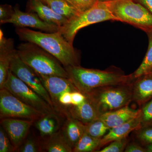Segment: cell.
Masks as SVG:
<instances>
[{"label": "cell", "mask_w": 152, "mask_h": 152, "mask_svg": "<svg viewBox=\"0 0 152 152\" xmlns=\"http://www.w3.org/2000/svg\"><path fill=\"white\" fill-rule=\"evenodd\" d=\"M42 148L43 149L48 152H73L72 148L68 143L61 129L48 137L46 141L43 144Z\"/></svg>", "instance_id": "obj_21"}, {"label": "cell", "mask_w": 152, "mask_h": 152, "mask_svg": "<svg viewBox=\"0 0 152 152\" xmlns=\"http://www.w3.org/2000/svg\"><path fill=\"white\" fill-rule=\"evenodd\" d=\"M110 129L99 118L86 125L85 133L96 138L102 139Z\"/></svg>", "instance_id": "obj_25"}, {"label": "cell", "mask_w": 152, "mask_h": 152, "mask_svg": "<svg viewBox=\"0 0 152 152\" xmlns=\"http://www.w3.org/2000/svg\"><path fill=\"white\" fill-rule=\"evenodd\" d=\"M15 31L20 39L36 44L48 52L58 60L64 67L80 65L77 52L73 44L68 42L60 31L43 33L18 27Z\"/></svg>", "instance_id": "obj_1"}, {"label": "cell", "mask_w": 152, "mask_h": 152, "mask_svg": "<svg viewBox=\"0 0 152 152\" xmlns=\"http://www.w3.org/2000/svg\"><path fill=\"white\" fill-rule=\"evenodd\" d=\"M69 78L79 91L83 94L94 89L109 85L123 84L132 83V74L126 75L115 70L86 69L80 65L65 68Z\"/></svg>", "instance_id": "obj_2"}, {"label": "cell", "mask_w": 152, "mask_h": 152, "mask_svg": "<svg viewBox=\"0 0 152 152\" xmlns=\"http://www.w3.org/2000/svg\"><path fill=\"white\" fill-rule=\"evenodd\" d=\"M16 151L10 139L1 126L0 127V152H13Z\"/></svg>", "instance_id": "obj_30"}, {"label": "cell", "mask_w": 152, "mask_h": 152, "mask_svg": "<svg viewBox=\"0 0 152 152\" xmlns=\"http://www.w3.org/2000/svg\"><path fill=\"white\" fill-rule=\"evenodd\" d=\"M42 145L36 139L30 137L25 140L17 149V152H39L43 151Z\"/></svg>", "instance_id": "obj_28"}, {"label": "cell", "mask_w": 152, "mask_h": 152, "mask_svg": "<svg viewBox=\"0 0 152 152\" xmlns=\"http://www.w3.org/2000/svg\"><path fill=\"white\" fill-rule=\"evenodd\" d=\"M124 152H147L145 147L142 146L137 142L128 143Z\"/></svg>", "instance_id": "obj_33"}, {"label": "cell", "mask_w": 152, "mask_h": 152, "mask_svg": "<svg viewBox=\"0 0 152 152\" xmlns=\"http://www.w3.org/2000/svg\"><path fill=\"white\" fill-rule=\"evenodd\" d=\"M133 82L99 87L84 94L91 102L100 115L129 106L133 101Z\"/></svg>", "instance_id": "obj_3"}, {"label": "cell", "mask_w": 152, "mask_h": 152, "mask_svg": "<svg viewBox=\"0 0 152 152\" xmlns=\"http://www.w3.org/2000/svg\"><path fill=\"white\" fill-rule=\"evenodd\" d=\"M140 113V109L135 110L127 106L102 114L99 116V118L110 129L137 118Z\"/></svg>", "instance_id": "obj_14"}, {"label": "cell", "mask_w": 152, "mask_h": 152, "mask_svg": "<svg viewBox=\"0 0 152 152\" xmlns=\"http://www.w3.org/2000/svg\"><path fill=\"white\" fill-rule=\"evenodd\" d=\"M86 98V95L79 91L73 92L72 93V104L71 106L77 105L81 104L85 101Z\"/></svg>", "instance_id": "obj_34"}, {"label": "cell", "mask_w": 152, "mask_h": 152, "mask_svg": "<svg viewBox=\"0 0 152 152\" xmlns=\"http://www.w3.org/2000/svg\"><path fill=\"white\" fill-rule=\"evenodd\" d=\"M14 10L12 16L4 24L12 23L19 28H35L47 33L55 32L60 31L59 27L45 21L36 13L22 12L17 6Z\"/></svg>", "instance_id": "obj_10"}, {"label": "cell", "mask_w": 152, "mask_h": 152, "mask_svg": "<svg viewBox=\"0 0 152 152\" xmlns=\"http://www.w3.org/2000/svg\"><path fill=\"white\" fill-rule=\"evenodd\" d=\"M100 115L94 106L87 97L81 104L71 106L68 109L66 118L71 117L86 125L98 118Z\"/></svg>", "instance_id": "obj_18"}, {"label": "cell", "mask_w": 152, "mask_h": 152, "mask_svg": "<svg viewBox=\"0 0 152 152\" xmlns=\"http://www.w3.org/2000/svg\"><path fill=\"white\" fill-rule=\"evenodd\" d=\"M16 51L21 59L37 73L69 78L66 69L59 61L36 44L23 43L18 46Z\"/></svg>", "instance_id": "obj_4"}, {"label": "cell", "mask_w": 152, "mask_h": 152, "mask_svg": "<svg viewBox=\"0 0 152 152\" xmlns=\"http://www.w3.org/2000/svg\"><path fill=\"white\" fill-rule=\"evenodd\" d=\"M147 9L152 15V0H134Z\"/></svg>", "instance_id": "obj_35"}, {"label": "cell", "mask_w": 152, "mask_h": 152, "mask_svg": "<svg viewBox=\"0 0 152 152\" xmlns=\"http://www.w3.org/2000/svg\"><path fill=\"white\" fill-rule=\"evenodd\" d=\"M139 115L137 118L127 122L110 129L105 135L101 139L98 151L113 141L127 137L130 133L140 128V120Z\"/></svg>", "instance_id": "obj_15"}, {"label": "cell", "mask_w": 152, "mask_h": 152, "mask_svg": "<svg viewBox=\"0 0 152 152\" xmlns=\"http://www.w3.org/2000/svg\"><path fill=\"white\" fill-rule=\"evenodd\" d=\"M14 10L11 6L1 5L0 6V22L4 24L7 20L10 18L14 13Z\"/></svg>", "instance_id": "obj_32"}, {"label": "cell", "mask_w": 152, "mask_h": 152, "mask_svg": "<svg viewBox=\"0 0 152 152\" xmlns=\"http://www.w3.org/2000/svg\"><path fill=\"white\" fill-rule=\"evenodd\" d=\"M140 109L141 127L152 126V99Z\"/></svg>", "instance_id": "obj_27"}, {"label": "cell", "mask_w": 152, "mask_h": 152, "mask_svg": "<svg viewBox=\"0 0 152 152\" xmlns=\"http://www.w3.org/2000/svg\"><path fill=\"white\" fill-rule=\"evenodd\" d=\"M28 8L30 11L36 13L45 21L63 27L69 20L58 15L41 0H30Z\"/></svg>", "instance_id": "obj_17"}, {"label": "cell", "mask_w": 152, "mask_h": 152, "mask_svg": "<svg viewBox=\"0 0 152 152\" xmlns=\"http://www.w3.org/2000/svg\"><path fill=\"white\" fill-rule=\"evenodd\" d=\"M13 39L5 37L0 30V89L3 88L10 71L12 58L16 51Z\"/></svg>", "instance_id": "obj_13"}, {"label": "cell", "mask_w": 152, "mask_h": 152, "mask_svg": "<svg viewBox=\"0 0 152 152\" xmlns=\"http://www.w3.org/2000/svg\"><path fill=\"white\" fill-rule=\"evenodd\" d=\"M99 1H110V0H98Z\"/></svg>", "instance_id": "obj_38"}, {"label": "cell", "mask_w": 152, "mask_h": 152, "mask_svg": "<svg viewBox=\"0 0 152 152\" xmlns=\"http://www.w3.org/2000/svg\"><path fill=\"white\" fill-rule=\"evenodd\" d=\"M79 12H83L92 7L98 0H66Z\"/></svg>", "instance_id": "obj_31"}, {"label": "cell", "mask_w": 152, "mask_h": 152, "mask_svg": "<svg viewBox=\"0 0 152 152\" xmlns=\"http://www.w3.org/2000/svg\"><path fill=\"white\" fill-rule=\"evenodd\" d=\"M105 2L116 21L127 23L147 33L152 31V14L140 4L134 0Z\"/></svg>", "instance_id": "obj_5"}, {"label": "cell", "mask_w": 152, "mask_h": 152, "mask_svg": "<svg viewBox=\"0 0 152 152\" xmlns=\"http://www.w3.org/2000/svg\"><path fill=\"white\" fill-rule=\"evenodd\" d=\"M3 88L7 90L23 102L44 114L56 112L46 101L18 78L11 70Z\"/></svg>", "instance_id": "obj_7"}, {"label": "cell", "mask_w": 152, "mask_h": 152, "mask_svg": "<svg viewBox=\"0 0 152 152\" xmlns=\"http://www.w3.org/2000/svg\"><path fill=\"white\" fill-rule=\"evenodd\" d=\"M39 75L44 87L49 93L53 105L60 95L66 91L78 90L72 81L68 78L40 74H39Z\"/></svg>", "instance_id": "obj_12"}, {"label": "cell", "mask_w": 152, "mask_h": 152, "mask_svg": "<svg viewBox=\"0 0 152 152\" xmlns=\"http://www.w3.org/2000/svg\"><path fill=\"white\" fill-rule=\"evenodd\" d=\"M34 122V121L31 120L14 118L1 119V126L7 134L16 150L26 140Z\"/></svg>", "instance_id": "obj_11"}, {"label": "cell", "mask_w": 152, "mask_h": 152, "mask_svg": "<svg viewBox=\"0 0 152 152\" xmlns=\"http://www.w3.org/2000/svg\"><path fill=\"white\" fill-rule=\"evenodd\" d=\"M146 75H149L150 76H152V68L151 69V70H150L149 72H148V73L146 74Z\"/></svg>", "instance_id": "obj_37"}, {"label": "cell", "mask_w": 152, "mask_h": 152, "mask_svg": "<svg viewBox=\"0 0 152 152\" xmlns=\"http://www.w3.org/2000/svg\"><path fill=\"white\" fill-rule=\"evenodd\" d=\"M66 118L61 130L64 137L73 149L85 133L86 125L71 117H67Z\"/></svg>", "instance_id": "obj_19"}, {"label": "cell", "mask_w": 152, "mask_h": 152, "mask_svg": "<svg viewBox=\"0 0 152 152\" xmlns=\"http://www.w3.org/2000/svg\"><path fill=\"white\" fill-rule=\"evenodd\" d=\"M35 126L42 137H48L60 130L61 121L56 112H53L36 121Z\"/></svg>", "instance_id": "obj_20"}, {"label": "cell", "mask_w": 152, "mask_h": 152, "mask_svg": "<svg viewBox=\"0 0 152 152\" xmlns=\"http://www.w3.org/2000/svg\"><path fill=\"white\" fill-rule=\"evenodd\" d=\"M147 34L149 40L148 50L140 65L132 74L134 79L146 75L152 68V31Z\"/></svg>", "instance_id": "obj_24"}, {"label": "cell", "mask_w": 152, "mask_h": 152, "mask_svg": "<svg viewBox=\"0 0 152 152\" xmlns=\"http://www.w3.org/2000/svg\"><path fill=\"white\" fill-rule=\"evenodd\" d=\"M107 20L116 21L106 2L98 1L88 10L79 12L66 24L60 28V31L66 39L73 44L76 34L79 30L90 25Z\"/></svg>", "instance_id": "obj_6"}, {"label": "cell", "mask_w": 152, "mask_h": 152, "mask_svg": "<svg viewBox=\"0 0 152 152\" xmlns=\"http://www.w3.org/2000/svg\"><path fill=\"white\" fill-rule=\"evenodd\" d=\"M101 139L85 133L73 149V152H96L99 150Z\"/></svg>", "instance_id": "obj_23"}, {"label": "cell", "mask_w": 152, "mask_h": 152, "mask_svg": "<svg viewBox=\"0 0 152 152\" xmlns=\"http://www.w3.org/2000/svg\"><path fill=\"white\" fill-rule=\"evenodd\" d=\"M10 70L53 108L50 95L42 83L39 74L21 59L17 53L16 49L12 58Z\"/></svg>", "instance_id": "obj_9"}, {"label": "cell", "mask_w": 152, "mask_h": 152, "mask_svg": "<svg viewBox=\"0 0 152 152\" xmlns=\"http://www.w3.org/2000/svg\"><path fill=\"white\" fill-rule=\"evenodd\" d=\"M145 148L146 149L147 152H152V145L147 146Z\"/></svg>", "instance_id": "obj_36"}, {"label": "cell", "mask_w": 152, "mask_h": 152, "mask_svg": "<svg viewBox=\"0 0 152 152\" xmlns=\"http://www.w3.org/2000/svg\"><path fill=\"white\" fill-rule=\"evenodd\" d=\"M58 15L70 20L79 12L66 0H41Z\"/></svg>", "instance_id": "obj_22"}, {"label": "cell", "mask_w": 152, "mask_h": 152, "mask_svg": "<svg viewBox=\"0 0 152 152\" xmlns=\"http://www.w3.org/2000/svg\"><path fill=\"white\" fill-rule=\"evenodd\" d=\"M133 101L140 107L152 99V76L145 75L135 79L132 85Z\"/></svg>", "instance_id": "obj_16"}, {"label": "cell", "mask_w": 152, "mask_h": 152, "mask_svg": "<svg viewBox=\"0 0 152 152\" xmlns=\"http://www.w3.org/2000/svg\"><path fill=\"white\" fill-rule=\"evenodd\" d=\"M133 132L138 143L144 147L152 145V126L141 127Z\"/></svg>", "instance_id": "obj_26"}, {"label": "cell", "mask_w": 152, "mask_h": 152, "mask_svg": "<svg viewBox=\"0 0 152 152\" xmlns=\"http://www.w3.org/2000/svg\"><path fill=\"white\" fill-rule=\"evenodd\" d=\"M45 114L16 97L5 89H0V118H14L34 121Z\"/></svg>", "instance_id": "obj_8"}, {"label": "cell", "mask_w": 152, "mask_h": 152, "mask_svg": "<svg viewBox=\"0 0 152 152\" xmlns=\"http://www.w3.org/2000/svg\"><path fill=\"white\" fill-rule=\"evenodd\" d=\"M127 137L116 140L110 143L108 145L96 152H122L124 151L128 143Z\"/></svg>", "instance_id": "obj_29"}]
</instances>
